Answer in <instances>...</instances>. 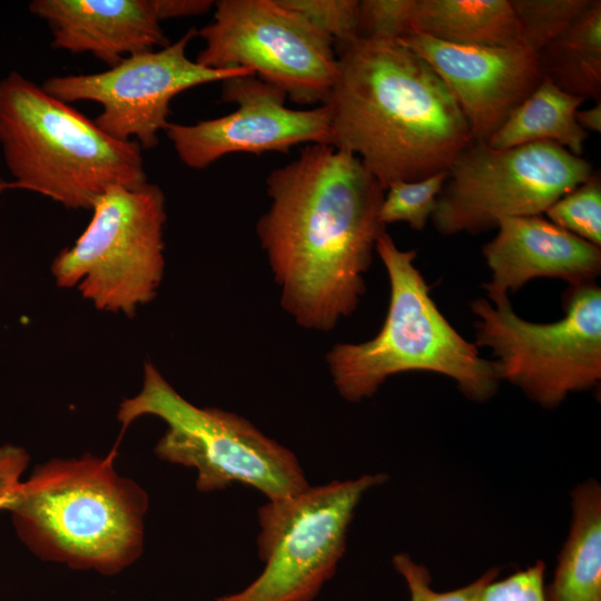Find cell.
I'll return each instance as SVG.
<instances>
[{
    "label": "cell",
    "mask_w": 601,
    "mask_h": 601,
    "mask_svg": "<svg viewBox=\"0 0 601 601\" xmlns=\"http://www.w3.org/2000/svg\"><path fill=\"white\" fill-rule=\"evenodd\" d=\"M268 209L256 233L283 309L306 329L327 332L358 306L378 237L385 189L361 159L306 145L266 177Z\"/></svg>",
    "instance_id": "1"
},
{
    "label": "cell",
    "mask_w": 601,
    "mask_h": 601,
    "mask_svg": "<svg viewBox=\"0 0 601 601\" xmlns=\"http://www.w3.org/2000/svg\"><path fill=\"white\" fill-rule=\"evenodd\" d=\"M326 106L331 145L358 157L386 190L446 171L473 138L453 93L413 50L356 37L335 43Z\"/></svg>",
    "instance_id": "2"
},
{
    "label": "cell",
    "mask_w": 601,
    "mask_h": 601,
    "mask_svg": "<svg viewBox=\"0 0 601 601\" xmlns=\"http://www.w3.org/2000/svg\"><path fill=\"white\" fill-rule=\"evenodd\" d=\"M106 456L83 454L38 465L4 510L22 542L41 560L112 575L144 550L147 492Z\"/></svg>",
    "instance_id": "3"
},
{
    "label": "cell",
    "mask_w": 601,
    "mask_h": 601,
    "mask_svg": "<svg viewBox=\"0 0 601 601\" xmlns=\"http://www.w3.org/2000/svg\"><path fill=\"white\" fill-rule=\"evenodd\" d=\"M0 144L11 188L70 209H91L110 187L147 181L137 141L109 136L17 71L0 81Z\"/></svg>",
    "instance_id": "4"
},
{
    "label": "cell",
    "mask_w": 601,
    "mask_h": 601,
    "mask_svg": "<svg viewBox=\"0 0 601 601\" xmlns=\"http://www.w3.org/2000/svg\"><path fill=\"white\" fill-rule=\"evenodd\" d=\"M388 277L390 302L380 332L362 343H338L326 354L333 383L343 398L371 397L387 377L412 371L453 378L473 401H485L500 382L493 361L479 355L439 311L414 266L415 250H402L385 231L375 245Z\"/></svg>",
    "instance_id": "5"
},
{
    "label": "cell",
    "mask_w": 601,
    "mask_h": 601,
    "mask_svg": "<svg viewBox=\"0 0 601 601\" xmlns=\"http://www.w3.org/2000/svg\"><path fill=\"white\" fill-rule=\"evenodd\" d=\"M145 415L167 424L155 454L196 469V487L201 492L224 490L239 482L269 500H279L309 486L292 451L243 416L188 402L151 363L145 364L141 391L120 403L117 418L125 431Z\"/></svg>",
    "instance_id": "6"
},
{
    "label": "cell",
    "mask_w": 601,
    "mask_h": 601,
    "mask_svg": "<svg viewBox=\"0 0 601 601\" xmlns=\"http://www.w3.org/2000/svg\"><path fill=\"white\" fill-rule=\"evenodd\" d=\"M75 244L55 258L61 287H77L96 308L131 316L157 293L165 272V195L155 184L114 186L93 204Z\"/></svg>",
    "instance_id": "7"
},
{
    "label": "cell",
    "mask_w": 601,
    "mask_h": 601,
    "mask_svg": "<svg viewBox=\"0 0 601 601\" xmlns=\"http://www.w3.org/2000/svg\"><path fill=\"white\" fill-rule=\"evenodd\" d=\"M476 346L491 348L499 380L520 387L545 407L601 380V289L593 282L572 285L565 315L532 323L514 313L509 297L471 304Z\"/></svg>",
    "instance_id": "8"
},
{
    "label": "cell",
    "mask_w": 601,
    "mask_h": 601,
    "mask_svg": "<svg viewBox=\"0 0 601 601\" xmlns=\"http://www.w3.org/2000/svg\"><path fill=\"white\" fill-rule=\"evenodd\" d=\"M593 168L551 141L495 149L473 141L447 169L432 223L443 235L476 234L508 217L543 215Z\"/></svg>",
    "instance_id": "9"
},
{
    "label": "cell",
    "mask_w": 601,
    "mask_h": 601,
    "mask_svg": "<svg viewBox=\"0 0 601 601\" xmlns=\"http://www.w3.org/2000/svg\"><path fill=\"white\" fill-rule=\"evenodd\" d=\"M386 480L382 473L366 474L269 500L258 510L263 573L239 593L217 601H312L336 571L364 493Z\"/></svg>",
    "instance_id": "10"
},
{
    "label": "cell",
    "mask_w": 601,
    "mask_h": 601,
    "mask_svg": "<svg viewBox=\"0 0 601 601\" xmlns=\"http://www.w3.org/2000/svg\"><path fill=\"white\" fill-rule=\"evenodd\" d=\"M196 62L211 69L242 68L300 105H323L335 82V43L278 0H220Z\"/></svg>",
    "instance_id": "11"
},
{
    "label": "cell",
    "mask_w": 601,
    "mask_h": 601,
    "mask_svg": "<svg viewBox=\"0 0 601 601\" xmlns=\"http://www.w3.org/2000/svg\"><path fill=\"white\" fill-rule=\"evenodd\" d=\"M195 28L176 42L135 53L106 71L56 76L41 86L53 97L70 104L93 101L102 111L93 120L109 136L137 141L141 148L158 145V132L169 124L170 101L178 93L208 82L237 76H255L242 68L211 69L186 55Z\"/></svg>",
    "instance_id": "12"
},
{
    "label": "cell",
    "mask_w": 601,
    "mask_h": 601,
    "mask_svg": "<svg viewBox=\"0 0 601 601\" xmlns=\"http://www.w3.org/2000/svg\"><path fill=\"white\" fill-rule=\"evenodd\" d=\"M221 99L237 108L193 125L169 122L165 129L181 162L203 169L233 152H288L302 144L331 145L326 106L307 110L286 106L287 96L256 76L221 81Z\"/></svg>",
    "instance_id": "13"
},
{
    "label": "cell",
    "mask_w": 601,
    "mask_h": 601,
    "mask_svg": "<svg viewBox=\"0 0 601 601\" xmlns=\"http://www.w3.org/2000/svg\"><path fill=\"white\" fill-rule=\"evenodd\" d=\"M397 42L428 62L445 82L474 141L486 142L543 80L538 53L521 42L465 46L422 33Z\"/></svg>",
    "instance_id": "14"
},
{
    "label": "cell",
    "mask_w": 601,
    "mask_h": 601,
    "mask_svg": "<svg viewBox=\"0 0 601 601\" xmlns=\"http://www.w3.org/2000/svg\"><path fill=\"white\" fill-rule=\"evenodd\" d=\"M482 254L492 272L484 285L491 300L509 297L535 277L591 283L601 270V249L543 215L503 218Z\"/></svg>",
    "instance_id": "15"
},
{
    "label": "cell",
    "mask_w": 601,
    "mask_h": 601,
    "mask_svg": "<svg viewBox=\"0 0 601 601\" xmlns=\"http://www.w3.org/2000/svg\"><path fill=\"white\" fill-rule=\"evenodd\" d=\"M29 10L48 22L55 48L89 52L109 68L169 45L155 0H35Z\"/></svg>",
    "instance_id": "16"
},
{
    "label": "cell",
    "mask_w": 601,
    "mask_h": 601,
    "mask_svg": "<svg viewBox=\"0 0 601 601\" xmlns=\"http://www.w3.org/2000/svg\"><path fill=\"white\" fill-rule=\"evenodd\" d=\"M549 601H601V490L590 480L572 492V522Z\"/></svg>",
    "instance_id": "17"
},
{
    "label": "cell",
    "mask_w": 601,
    "mask_h": 601,
    "mask_svg": "<svg viewBox=\"0 0 601 601\" xmlns=\"http://www.w3.org/2000/svg\"><path fill=\"white\" fill-rule=\"evenodd\" d=\"M412 33L465 46L520 42L510 0H415Z\"/></svg>",
    "instance_id": "18"
},
{
    "label": "cell",
    "mask_w": 601,
    "mask_h": 601,
    "mask_svg": "<svg viewBox=\"0 0 601 601\" xmlns=\"http://www.w3.org/2000/svg\"><path fill=\"white\" fill-rule=\"evenodd\" d=\"M584 98L568 93L543 78L486 144L495 149L551 141L581 157L589 132L575 120Z\"/></svg>",
    "instance_id": "19"
},
{
    "label": "cell",
    "mask_w": 601,
    "mask_h": 601,
    "mask_svg": "<svg viewBox=\"0 0 601 601\" xmlns=\"http://www.w3.org/2000/svg\"><path fill=\"white\" fill-rule=\"evenodd\" d=\"M542 77L561 90L601 98V1L591 0L578 18L538 53Z\"/></svg>",
    "instance_id": "20"
},
{
    "label": "cell",
    "mask_w": 601,
    "mask_h": 601,
    "mask_svg": "<svg viewBox=\"0 0 601 601\" xmlns=\"http://www.w3.org/2000/svg\"><path fill=\"white\" fill-rule=\"evenodd\" d=\"M591 0H510L520 42L539 53L563 32Z\"/></svg>",
    "instance_id": "21"
},
{
    "label": "cell",
    "mask_w": 601,
    "mask_h": 601,
    "mask_svg": "<svg viewBox=\"0 0 601 601\" xmlns=\"http://www.w3.org/2000/svg\"><path fill=\"white\" fill-rule=\"evenodd\" d=\"M446 178L447 170L420 180L390 185L380 209L381 223L386 226L403 221L422 230L432 217Z\"/></svg>",
    "instance_id": "22"
},
{
    "label": "cell",
    "mask_w": 601,
    "mask_h": 601,
    "mask_svg": "<svg viewBox=\"0 0 601 601\" xmlns=\"http://www.w3.org/2000/svg\"><path fill=\"white\" fill-rule=\"evenodd\" d=\"M550 221L595 246L601 245V175L592 171L587 180L560 197L544 213Z\"/></svg>",
    "instance_id": "23"
},
{
    "label": "cell",
    "mask_w": 601,
    "mask_h": 601,
    "mask_svg": "<svg viewBox=\"0 0 601 601\" xmlns=\"http://www.w3.org/2000/svg\"><path fill=\"white\" fill-rule=\"evenodd\" d=\"M333 39L334 43L358 37V0H278Z\"/></svg>",
    "instance_id": "24"
},
{
    "label": "cell",
    "mask_w": 601,
    "mask_h": 601,
    "mask_svg": "<svg viewBox=\"0 0 601 601\" xmlns=\"http://www.w3.org/2000/svg\"><path fill=\"white\" fill-rule=\"evenodd\" d=\"M393 564L407 584L410 601H480L485 587L499 575L497 569H491L465 587L437 592L432 589L428 570L416 563L408 554L394 555Z\"/></svg>",
    "instance_id": "25"
},
{
    "label": "cell",
    "mask_w": 601,
    "mask_h": 601,
    "mask_svg": "<svg viewBox=\"0 0 601 601\" xmlns=\"http://www.w3.org/2000/svg\"><path fill=\"white\" fill-rule=\"evenodd\" d=\"M415 0H363L358 37L397 41L412 33Z\"/></svg>",
    "instance_id": "26"
},
{
    "label": "cell",
    "mask_w": 601,
    "mask_h": 601,
    "mask_svg": "<svg viewBox=\"0 0 601 601\" xmlns=\"http://www.w3.org/2000/svg\"><path fill=\"white\" fill-rule=\"evenodd\" d=\"M545 564L538 561L525 570L490 582L480 601H549L544 587Z\"/></svg>",
    "instance_id": "27"
},
{
    "label": "cell",
    "mask_w": 601,
    "mask_h": 601,
    "mask_svg": "<svg viewBox=\"0 0 601 601\" xmlns=\"http://www.w3.org/2000/svg\"><path fill=\"white\" fill-rule=\"evenodd\" d=\"M29 462V455L21 447H0V509H4Z\"/></svg>",
    "instance_id": "28"
},
{
    "label": "cell",
    "mask_w": 601,
    "mask_h": 601,
    "mask_svg": "<svg viewBox=\"0 0 601 601\" xmlns=\"http://www.w3.org/2000/svg\"><path fill=\"white\" fill-rule=\"evenodd\" d=\"M160 20L200 16L208 12L215 2L210 0H155Z\"/></svg>",
    "instance_id": "29"
},
{
    "label": "cell",
    "mask_w": 601,
    "mask_h": 601,
    "mask_svg": "<svg viewBox=\"0 0 601 601\" xmlns=\"http://www.w3.org/2000/svg\"><path fill=\"white\" fill-rule=\"evenodd\" d=\"M575 120L579 126L585 131L590 132H601V101L597 102L594 106L584 109L577 110Z\"/></svg>",
    "instance_id": "30"
},
{
    "label": "cell",
    "mask_w": 601,
    "mask_h": 601,
    "mask_svg": "<svg viewBox=\"0 0 601 601\" xmlns=\"http://www.w3.org/2000/svg\"><path fill=\"white\" fill-rule=\"evenodd\" d=\"M9 188H11V183H7L0 178V194Z\"/></svg>",
    "instance_id": "31"
}]
</instances>
